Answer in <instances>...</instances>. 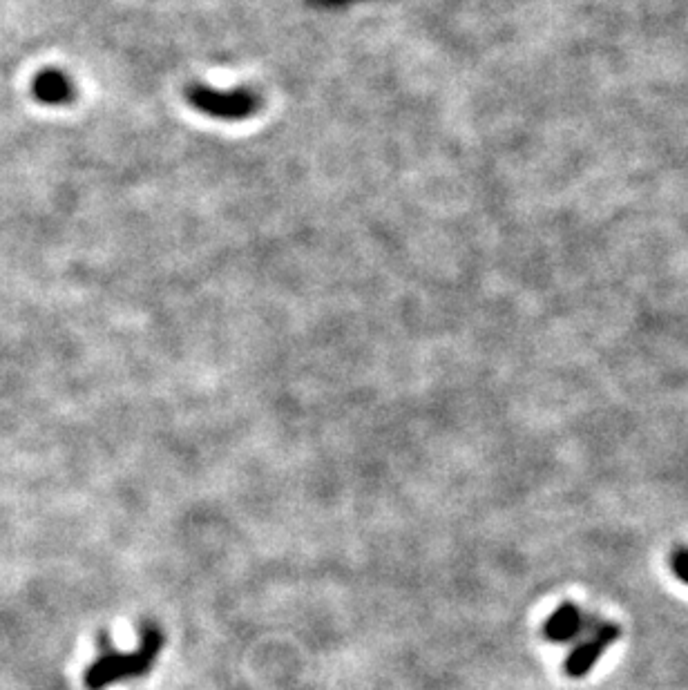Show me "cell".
Returning <instances> with one entry per match:
<instances>
[{
    "label": "cell",
    "mask_w": 688,
    "mask_h": 690,
    "mask_svg": "<svg viewBox=\"0 0 688 690\" xmlns=\"http://www.w3.org/2000/svg\"><path fill=\"white\" fill-rule=\"evenodd\" d=\"M161 646H164V637L155 626L143 628L141 644L135 653H119L108 644V639H101L99 657L85 670V686L90 690H103L123 679H137L150 673Z\"/></svg>",
    "instance_id": "obj_1"
},
{
    "label": "cell",
    "mask_w": 688,
    "mask_h": 690,
    "mask_svg": "<svg viewBox=\"0 0 688 690\" xmlns=\"http://www.w3.org/2000/svg\"><path fill=\"white\" fill-rule=\"evenodd\" d=\"M621 635V628L613 621H606V624H601L592 635L584 641V644H579L575 650H572L568 661H566V673L575 679L586 677L592 668L599 664L601 655L606 653V650L615 644Z\"/></svg>",
    "instance_id": "obj_2"
},
{
    "label": "cell",
    "mask_w": 688,
    "mask_h": 690,
    "mask_svg": "<svg viewBox=\"0 0 688 690\" xmlns=\"http://www.w3.org/2000/svg\"><path fill=\"white\" fill-rule=\"evenodd\" d=\"M581 630H584V612L575 603H563L546 621L543 635L554 641V644H568Z\"/></svg>",
    "instance_id": "obj_3"
},
{
    "label": "cell",
    "mask_w": 688,
    "mask_h": 690,
    "mask_svg": "<svg viewBox=\"0 0 688 690\" xmlns=\"http://www.w3.org/2000/svg\"><path fill=\"white\" fill-rule=\"evenodd\" d=\"M671 568L675 577L688 586V548H677L671 557Z\"/></svg>",
    "instance_id": "obj_4"
}]
</instances>
